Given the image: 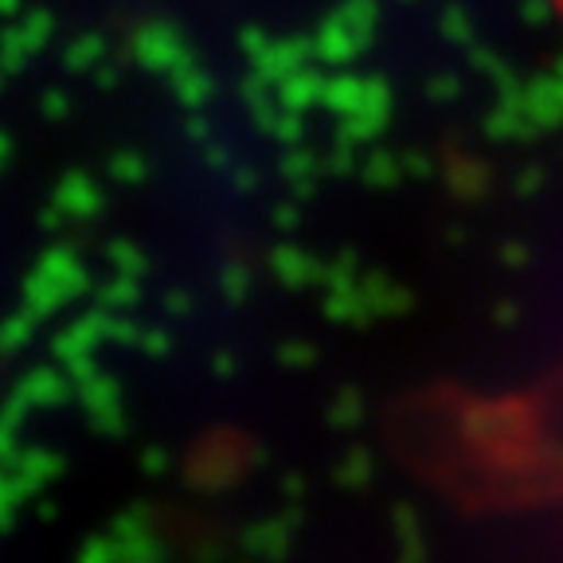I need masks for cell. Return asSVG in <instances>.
<instances>
[{
	"instance_id": "6da1fadb",
	"label": "cell",
	"mask_w": 563,
	"mask_h": 563,
	"mask_svg": "<svg viewBox=\"0 0 563 563\" xmlns=\"http://www.w3.org/2000/svg\"><path fill=\"white\" fill-rule=\"evenodd\" d=\"M555 4H560V12H563V0H555Z\"/></svg>"
}]
</instances>
